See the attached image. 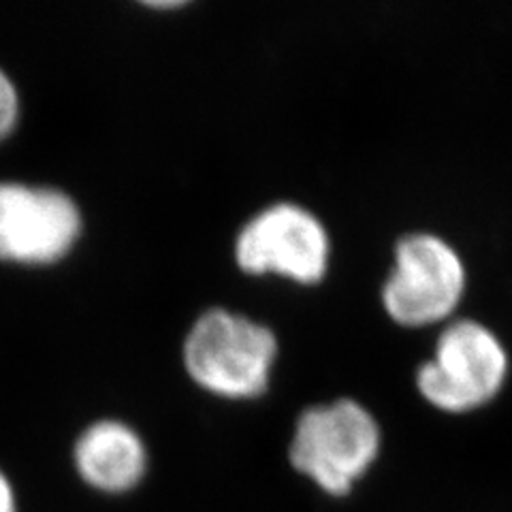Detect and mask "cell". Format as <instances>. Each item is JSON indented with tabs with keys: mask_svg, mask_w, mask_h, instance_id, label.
Here are the masks:
<instances>
[{
	"mask_svg": "<svg viewBox=\"0 0 512 512\" xmlns=\"http://www.w3.org/2000/svg\"><path fill=\"white\" fill-rule=\"evenodd\" d=\"M510 376L502 338L476 318L442 325L434 350L414 374L425 404L444 414H470L493 404Z\"/></svg>",
	"mask_w": 512,
	"mask_h": 512,
	"instance_id": "7a4b0ae2",
	"label": "cell"
},
{
	"mask_svg": "<svg viewBox=\"0 0 512 512\" xmlns=\"http://www.w3.org/2000/svg\"><path fill=\"white\" fill-rule=\"evenodd\" d=\"M329 256L325 224L295 203L267 207L246 224L235 244L237 265L250 274L276 271L301 284L323 280Z\"/></svg>",
	"mask_w": 512,
	"mask_h": 512,
	"instance_id": "5b68a950",
	"label": "cell"
},
{
	"mask_svg": "<svg viewBox=\"0 0 512 512\" xmlns=\"http://www.w3.org/2000/svg\"><path fill=\"white\" fill-rule=\"evenodd\" d=\"M382 453L376 416L357 399H335L303 410L288 461L297 474L333 500H344L370 476Z\"/></svg>",
	"mask_w": 512,
	"mask_h": 512,
	"instance_id": "6da1fadb",
	"label": "cell"
},
{
	"mask_svg": "<svg viewBox=\"0 0 512 512\" xmlns=\"http://www.w3.org/2000/svg\"><path fill=\"white\" fill-rule=\"evenodd\" d=\"M20 99L9 75L0 69V139H5L18 122Z\"/></svg>",
	"mask_w": 512,
	"mask_h": 512,
	"instance_id": "ba28073f",
	"label": "cell"
},
{
	"mask_svg": "<svg viewBox=\"0 0 512 512\" xmlns=\"http://www.w3.org/2000/svg\"><path fill=\"white\" fill-rule=\"evenodd\" d=\"M0 512H22L18 491L3 468H0Z\"/></svg>",
	"mask_w": 512,
	"mask_h": 512,
	"instance_id": "9c48e42d",
	"label": "cell"
},
{
	"mask_svg": "<svg viewBox=\"0 0 512 512\" xmlns=\"http://www.w3.org/2000/svg\"><path fill=\"white\" fill-rule=\"evenodd\" d=\"M82 231L75 201L62 190L0 182V259L26 265L54 263Z\"/></svg>",
	"mask_w": 512,
	"mask_h": 512,
	"instance_id": "8992f818",
	"label": "cell"
},
{
	"mask_svg": "<svg viewBox=\"0 0 512 512\" xmlns=\"http://www.w3.org/2000/svg\"><path fill=\"white\" fill-rule=\"evenodd\" d=\"M148 5L156 7V9H173V7H180L184 3H180V0H167V3H160V0H150Z\"/></svg>",
	"mask_w": 512,
	"mask_h": 512,
	"instance_id": "30bf717a",
	"label": "cell"
},
{
	"mask_svg": "<svg viewBox=\"0 0 512 512\" xmlns=\"http://www.w3.org/2000/svg\"><path fill=\"white\" fill-rule=\"evenodd\" d=\"M278 352L276 335L265 325L210 310L192 325L184 344V363L192 380L222 397H256L267 389Z\"/></svg>",
	"mask_w": 512,
	"mask_h": 512,
	"instance_id": "277c9868",
	"label": "cell"
},
{
	"mask_svg": "<svg viewBox=\"0 0 512 512\" xmlns=\"http://www.w3.org/2000/svg\"><path fill=\"white\" fill-rule=\"evenodd\" d=\"M468 291V267L446 237L412 231L399 237L393 267L382 284V308L397 325H446Z\"/></svg>",
	"mask_w": 512,
	"mask_h": 512,
	"instance_id": "3957f363",
	"label": "cell"
},
{
	"mask_svg": "<svg viewBox=\"0 0 512 512\" xmlns=\"http://www.w3.org/2000/svg\"><path fill=\"white\" fill-rule=\"evenodd\" d=\"M148 448L137 431L120 421L88 425L73 446V466L94 493L120 498L133 493L148 474Z\"/></svg>",
	"mask_w": 512,
	"mask_h": 512,
	"instance_id": "52a82bcc",
	"label": "cell"
}]
</instances>
